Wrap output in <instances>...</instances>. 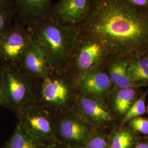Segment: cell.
Here are the masks:
<instances>
[{
    "label": "cell",
    "instance_id": "e0dca14e",
    "mask_svg": "<svg viewBox=\"0 0 148 148\" xmlns=\"http://www.w3.org/2000/svg\"><path fill=\"white\" fill-rule=\"evenodd\" d=\"M136 95V90L133 88L120 89L114 97L115 110L120 115H125L134 103Z\"/></svg>",
    "mask_w": 148,
    "mask_h": 148
},
{
    "label": "cell",
    "instance_id": "d6986e66",
    "mask_svg": "<svg viewBox=\"0 0 148 148\" xmlns=\"http://www.w3.org/2000/svg\"><path fill=\"white\" fill-rule=\"evenodd\" d=\"M145 97L146 95H143L140 99L134 102L132 106L125 114L122 121L123 123L130 121L133 118L140 116L145 112L147 110L145 107Z\"/></svg>",
    "mask_w": 148,
    "mask_h": 148
},
{
    "label": "cell",
    "instance_id": "ba28073f",
    "mask_svg": "<svg viewBox=\"0 0 148 148\" xmlns=\"http://www.w3.org/2000/svg\"><path fill=\"white\" fill-rule=\"evenodd\" d=\"M32 43L25 24L16 16L0 39V62L3 65H19Z\"/></svg>",
    "mask_w": 148,
    "mask_h": 148
},
{
    "label": "cell",
    "instance_id": "3957f363",
    "mask_svg": "<svg viewBox=\"0 0 148 148\" xmlns=\"http://www.w3.org/2000/svg\"><path fill=\"white\" fill-rule=\"evenodd\" d=\"M34 89L36 104L56 116L75 109L78 92L66 70L50 69L45 77L34 79Z\"/></svg>",
    "mask_w": 148,
    "mask_h": 148
},
{
    "label": "cell",
    "instance_id": "2e32d148",
    "mask_svg": "<svg viewBox=\"0 0 148 148\" xmlns=\"http://www.w3.org/2000/svg\"><path fill=\"white\" fill-rule=\"evenodd\" d=\"M127 71L134 82L148 81V52L131 58Z\"/></svg>",
    "mask_w": 148,
    "mask_h": 148
},
{
    "label": "cell",
    "instance_id": "d4e9b609",
    "mask_svg": "<svg viewBox=\"0 0 148 148\" xmlns=\"http://www.w3.org/2000/svg\"><path fill=\"white\" fill-rule=\"evenodd\" d=\"M134 148H148V142H138Z\"/></svg>",
    "mask_w": 148,
    "mask_h": 148
},
{
    "label": "cell",
    "instance_id": "52a82bcc",
    "mask_svg": "<svg viewBox=\"0 0 148 148\" xmlns=\"http://www.w3.org/2000/svg\"><path fill=\"white\" fill-rule=\"evenodd\" d=\"M95 129L75 109L65 111L57 116L56 143L61 145L84 146Z\"/></svg>",
    "mask_w": 148,
    "mask_h": 148
},
{
    "label": "cell",
    "instance_id": "ac0fdd59",
    "mask_svg": "<svg viewBox=\"0 0 148 148\" xmlns=\"http://www.w3.org/2000/svg\"><path fill=\"white\" fill-rule=\"evenodd\" d=\"M86 148H109V136L95 129L84 144Z\"/></svg>",
    "mask_w": 148,
    "mask_h": 148
},
{
    "label": "cell",
    "instance_id": "8fae6325",
    "mask_svg": "<svg viewBox=\"0 0 148 148\" xmlns=\"http://www.w3.org/2000/svg\"><path fill=\"white\" fill-rule=\"evenodd\" d=\"M90 0H59L53 5L51 16L65 24L79 25L87 15Z\"/></svg>",
    "mask_w": 148,
    "mask_h": 148
},
{
    "label": "cell",
    "instance_id": "7c38bea8",
    "mask_svg": "<svg viewBox=\"0 0 148 148\" xmlns=\"http://www.w3.org/2000/svg\"><path fill=\"white\" fill-rule=\"evenodd\" d=\"M16 16L27 25L32 22L51 16L52 0H12Z\"/></svg>",
    "mask_w": 148,
    "mask_h": 148
},
{
    "label": "cell",
    "instance_id": "603a6c76",
    "mask_svg": "<svg viewBox=\"0 0 148 148\" xmlns=\"http://www.w3.org/2000/svg\"><path fill=\"white\" fill-rule=\"evenodd\" d=\"M14 9L12 0H0V11Z\"/></svg>",
    "mask_w": 148,
    "mask_h": 148
},
{
    "label": "cell",
    "instance_id": "6da1fadb",
    "mask_svg": "<svg viewBox=\"0 0 148 148\" xmlns=\"http://www.w3.org/2000/svg\"><path fill=\"white\" fill-rule=\"evenodd\" d=\"M78 35L102 43L109 56L132 58L148 52V9L124 0H90Z\"/></svg>",
    "mask_w": 148,
    "mask_h": 148
},
{
    "label": "cell",
    "instance_id": "5b68a950",
    "mask_svg": "<svg viewBox=\"0 0 148 148\" xmlns=\"http://www.w3.org/2000/svg\"><path fill=\"white\" fill-rule=\"evenodd\" d=\"M109 56L106 46L92 37L78 35L66 71L75 79L101 66Z\"/></svg>",
    "mask_w": 148,
    "mask_h": 148
},
{
    "label": "cell",
    "instance_id": "4fadbf2b",
    "mask_svg": "<svg viewBox=\"0 0 148 148\" xmlns=\"http://www.w3.org/2000/svg\"><path fill=\"white\" fill-rule=\"evenodd\" d=\"M19 66L34 79L45 77L51 69L45 54L32 40Z\"/></svg>",
    "mask_w": 148,
    "mask_h": 148
},
{
    "label": "cell",
    "instance_id": "7402d4cb",
    "mask_svg": "<svg viewBox=\"0 0 148 148\" xmlns=\"http://www.w3.org/2000/svg\"><path fill=\"white\" fill-rule=\"evenodd\" d=\"M133 5L148 9V0H124Z\"/></svg>",
    "mask_w": 148,
    "mask_h": 148
},
{
    "label": "cell",
    "instance_id": "ffe728a7",
    "mask_svg": "<svg viewBox=\"0 0 148 148\" xmlns=\"http://www.w3.org/2000/svg\"><path fill=\"white\" fill-rule=\"evenodd\" d=\"M16 16L15 9L0 11V39L12 25Z\"/></svg>",
    "mask_w": 148,
    "mask_h": 148
},
{
    "label": "cell",
    "instance_id": "44dd1931",
    "mask_svg": "<svg viewBox=\"0 0 148 148\" xmlns=\"http://www.w3.org/2000/svg\"><path fill=\"white\" fill-rule=\"evenodd\" d=\"M130 122V126L134 131L148 134V120L139 116L133 118Z\"/></svg>",
    "mask_w": 148,
    "mask_h": 148
},
{
    "label": "cell",
    "instance_id": "484cf974",
    "mask_svg": "<svg viewBox=\"0 0 148 148\" xmlns=\"http://www.w3.org/2000/svg\"><path fill=\"white\" fill-rule=\"evenodd\" d=\"M45 148H63L62 147L57 143H52L47 144Z\"/></svg>",
    "mask_w": 148,
    "mask_h": 148
},
{
    "label": "cell",
    "instance_id": "5bb4252c",
    "mask_svg": "<svg viewBox=\"0 0 148 148\" xmlns=\"http://www.w3.org/2000/svg\"><path fill=\"white\" fill-rule=\"evenodd\" d=\"M46 145L32 137L18 123L13 134L1 148H45Z\"/></svg>",
    "mask_w": 148,
    "mask_h": 148
},
{
    "label": "cell",
    "instance_id": "9a60e30c",
    "mask_svg": "<svg viewBox=\"0 0 148 148\" xmlns=\"http://www.w3.org/2000/svg\"><path fill=\"white\" fill-rule=\"evenodd\" d=\"M109 148H134L138 143L135 131L131 128L114 129L109 135Z\"/></svg>",
    "mask_w": 148,
    "mask_h": 148
},
{
    "label": "cell",
    "instance_id": "30bf717a",
    "mask_svg": "<svg viewBox=\"0 0 148 148\" xmlns=\"http://www.w3.org/2000/svg\"><path fill=\"white\" fill-rule=\"evenodd\" d=\"M78 93L98 97L104 99L109 93L111 82L101 66L82 74L75 79Z\"/></svg>",
    "mask_w": 148,
    "mask_h": 148
},
{
    "label": "cell",
    "instance_id": "4316f807",
    "mask_svg": "<svg viewBox=\"0 0 148 148\" xmlns=\"http://www.w3.org/2000/svg\"><path fill=\"white\" fill-rule=\"evenodd\" d=\"M61 146L63 148H86L85 146H69V145H61Z\"/></svg>",
    "mask_w": 148,
    "mask_h": 148
},
{
    "label": "cell",
    "instance_id": "cb8c5ba5",
    "mask_svg": "<svg viewBox=\"0 0 148 148\" xmlns=\"http://www.w3.org/2000/svg\"><path fill=\"white\" fill-rule=\"evenodd\" d=\"M0 106H5V107L8 108V103L6 101L5 97L3 94L1 85V82H0Z\"/></svg>",
    "mask_w": 148,
    "mask_h": 148
},
{
    "label": "cell",
    "instance_id": "7a4b0ae2",
    "mask_svg": "<svg viewBox=\"0 0 148 148\" xmlns=\"http://www.w3.org/2000/svg\"><path fill=\"white\" fill-rule=\"evenodd\" d=\"M25 25L32 41L45 54L51 69L66 70L78 36V26L63 23L52 16Z\"/></svg>",
    "mask_w": 148,
    "mask_h": 148
},
{
    "label": "cell",
    "instance_id": "83f0119b",
    "mask_svg": "<svg viewBox=\"0 0 148 148\" xmlns=\"http://www.w3.org/2000/svg\"><path fill=\"white\" fill-rule=\"evenodd\" d=\"M147 111H148V107L147 108Z\"/></svg>",
    "mask_w": 148,
    "mask_h": 148
},
{
    "label": "cell",
    "instance_id": "8992f818",
    "mask_svg": "<svg viewBox=\"0 0 148 148\" xmlns=\"http://www.w3.org/2000/svg\"><path fill=\"white\" fill-rule=\"evenodd\" d=\"M16 114L18 123L32 137L47 145L56 143V115L36 103L22 108Z\"/></svg>",
    "mask_w": 148,
    "mask_h": 148
},
{
    "label": "cell",
    "instance_id": "277c9868",
    "mask_svg": "<svg viewBox=\"0 0 148 148\" xmlns=\"http://www.w3.org/2000/svg\"><path fill=\"white\" fill-rule=\"evenodd\" d=\"M0 82L8 108L18 111L35 104L34 79L19 65H0Z\"/></svg>",
    "mask_w": 148,
    "mask_h": 148
},
{
    "label": "cell",
    "instance_id": "9c48e42d",
    "mask_svg": "<svg viewBox=\"0 0 148 148\" xmlns=\"http://www.w3.org/2000/svg\"><path fill=\"white\" fill-rule=\"evenodd\" d=\"M75 109L95 128L113 120L104 99L98 97L78 93Z\"/></svg>",
    "mask_w": 148,
    "mask_h": 148
}]
</instances>
